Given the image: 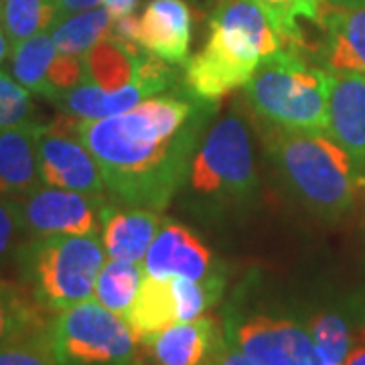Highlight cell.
I'll list each match as a JSON object with an SVG mask.
<instances>
[{"label": "cell", "instance_id": "cell-1", "mask_svg": "<svg viewBox=\"0 0 365 365\" xmlns=\"http://www.w3.org/2000/svg\"><path fill=\"white\" fill-rule=\"evenodd\" d=\"M197 102L160 96L118 116L73 118L112 195L132 207L163 211L169 205L201 143L207 110Z\"/></svg>", "mask_w": 365, "mask_h": 365}, {"label": "cell", "instance_id": "cell-2", "mask_svg": "<svg viewBox=\"0 0 365 365\" xmlns=\"http://www.w3.org/2000/svg\"><path fill=\"white\" fill-rule=\"evenodd\" d=\"M292 47L282 29L254 0H220L203 49L185 66V86L203 102H217L248 83L264 59Z\"/></svg>", "mask_w": 365, "mask_h": 365}, {"label": "cell", "instance_id": "cell-3", "mask_svg": "<svg viewBox=\"0 0 365 365\" xmlns=\"http://www.w3.org/2000/svg\"><path fill=\"white\" fill-rule=\"evenodd\" d=\"M268 148L294 193L319 213L341 215L365 185L351 157L325 132L278 128Z\"/></svg>", "mask_w": 365, "mask_h": 365}, {"label": "cell", "instance_id": "cell-4", "mask_svg": "<svg viewBox=\"0 0 365 365\" xmlns=\"http://www.w3.org/2000/svg\"><path fill=\"white\" fill-rule=\"evenodd\" d=\"M244 90L256 114L274 126L327 132L329 73L309 66L297 47L264 59Z\"/></svg>", "mask_w": 365, "mask_h": 365}, {"label": "cell", "instance_id": "cell-5", "mask_svg": "<svg viewBox=\"0 0 365 365\" xmlns=\"http://www.w3.org/2000/svg\"><path fill=\"white\" fill-rule=\"evenodd\" d=\"M106 264L98 235H45L25 248L26 282L45 311H66L93 299L96 280Z\"/></svg>", "mask_w": 365, "mask_h": 365}, {"label": "cell", "instance_id": "cell-6", "mask_svg": "<svg viewBox=\"0 0 365 365\" xmlns=\"http://www.w3.org/2000/svg\"><path fill=\"white\" fill-rule=\"evenodd\" d=\"M59 365H138V345L128 321L96 300L59 311L49 327Z\"/></svg>", "mask_w": 365, "mask_h": 365}, {"label": "cell", "instance_id": "cell-7", "mask_svg": "<svg viewBox=\"0 0 365 365\" xmlns=\"http://www.w3.org/2000/svg\"><path fill=\"white\" fill-rule=\"evenodd\" d=\"M189 182L201 195H246L256 187L254 148L237 114L220 118L197 146Z\"/></svg>", "mask_w": 365, "mask_h": 365}, {"label": "cell", "instance_id": "cell-8", "mask_svg": "<svg viewBox=\"0 0 365 365\" xmlns=\"http://www.w3.org/2000/svg\"><path fill=\"white\" fill-rule=\"evenodd\" d=\"M37 160L43 185L86 193L98 201L108 191L96 158L76 132L73 118L61 116L49 126H41Z\"/></svg>", "mask_w": 365, "mask_h": 365}, {"label": "cell", "instance_id": "cell-9", "mask_svg": "<svg viewBox=\"0 0 365 365\" xmlns=\"http://www.w3.org/2000/svg\"><path fill=\"white\" fill-rule=\"evenodd\" d=\"M232 341L256 365H327L309 329L290 319L254 314L234 327Z\"/></svg>", "mask_w": 365, "mask_h": 365}, {"label": "cell", "instance_id": "cell-10", "mask_svg": "<svg viewBox=\"0 0 365 365\" xmlns=\"http://www.w3.org/2000/svg\"><path fill=\"white\" fill-rule=\"evenodd\" d=\"M170 81L169 67L155 55H148L140 67V73L130 83L108 90L91 81H81L76 88L63 91L55 98V104L61 106L63 114L76 120H100L128 112L143 100L165 90Z\"/></svg>", "mask_w": 365, "mask_h": 365}, {"label": "cell", "instance_id": "cell-11", "mask_svg": "<svg viewBox=\"0 0 365 365\" xmlns=\"http://www.w3.org/2000/svg\"><path fill=\"white\" fill-rule=\"evenodd\" d=\"M19 215L26 230L37 237L98 235L102 232V207H98V199L49 185H39L26 193Z\"/></svg>", "mask_w": 365, "mask_h": 365}, {"label": "cell", "instance_id": "cell-12", "mask_svg": "<svg viewBox=\"0 0 365 365\" xmlns=\"http://www.w3.org/2000/svg\"><path fill=\"white\" fill-rule=\"evenodd\" d=\"M144 274L153 278L207 280L213 276V256L209 248L182 223L160 225L143 262Z\"/></svg>", "mask_w": 365, "mask_h": 365}, {"label": "cell", "instance_id": "cell-13", "mask_svg": "<svg viewBox=\"0 0 365 365\" xmlns=\"http://www.w3.org/2000/svg\"><path fill=\"white\" fill-rule=\"evenodd\" d=\"M327 136L351 157L365 177V76L329 73Z\"/></svg>", "mask_w": 365, "mask_h": 365}, {"label": "cell", "instance_id": "cell-14", "mask_svg": "<svg viewBox=\"0 0 365 365\" xmlns=\"http://www.w3.org/2000/svg\"><path fill=\"white\" fill-rule=\"evenodd\" d=\"M225 341L220 321L203 314L189 323L170 325L143 345L153 365H213Z\"/></svg>", "mask_w": 365, "mask_h": 365}, {"label": "cell", "instance_id": "cell-15", "mask_svg": "<svg viewBox=\"0 0 365 365\" xmlns=\"http://www.w3.org/2000/svg\"><path fill=\"white\" fill-rule=\"evenodd\" d=\"M193 16L185 0H150L138 16L136 43L165 63H185Z\"/></svg>", "mask_w": 365, "mask_h": 365}, {"label": "cell", "instance_id": "cell-16", "mask_svg": "<svg viewBox=\"0 0 365 365\" xmlns=\"http://www.w3.org/2000/svg\"><path fill=\"white\" fill-rule=\"evenodd\" d=\"M323 59L331 73L365 76V0L329 2L323 11Z\"/></svg>", "mask_w": 365, "mask_h": 365}, {"label": "cell", "instance_id": "cell-17", "mask_svg": "<svg viewBox=\"0 0 365 365\" xmlns=\"http://www.w3.org/2000/svg\"><path fill=\"white\" fill-rule=\"evenodd\" d=\"M163 220L146 207H102V244L112 260L143 264Z\"/></svg>", "mask_w": 365, "mask_h": 365}, {"label": "cell", "instance_id": "cell-18", "mask_svg": "<svg viewBox=\"0 0 365 365\" xmlns=\"http://www.w3.org/2000/svg\"><path fill=\"white\" fill-rule=\"evenodd\" d=\"M39 132L35 122L0 130V195H26L39 187Z\"/></svg>", "mask_w": 365, "mask_h": 365}, {"label": "cell", "instance_id": "cell-19", "mask_svg": "<svg viewBox=\"0 0 365 365\" xmlns=\"http://www.w3.org/2000/svg\"><path fill=\"white\" fill-rule=\"evenodd\" d=\"M138 341L150 339L170 325L181 323L173 278H153L144 274L136 299L124 314Z\"/></svg>", "mask_w": 365, "mask_h": 365}, {"label": "cell", "instance_id": "cell-20", "mask_svg": "<svg viewBox=\"0 0 365 365\" xmlns=\"http://www.w3.org/2000/svg\"><path fill=\"white\" fill-rule=\"evenodd\" d=\"M57 53L59 51L49 31L21 41L19 45L11 47L13 78L31 93H39L53 100L51 69Z\"/></svg>", "mask_w": 365, "mask_h": 365}, {"label": "cell", "instance_id": "cell-21", "mask_svg": "<svg viewBox=\"0 0 365 365\" xmlns=\"http://www.w3.org/2000/svg\"><path fill=\"white\" fill-rule=\"evenodd\" d=\"M112 23L114 19L104 6H96L90 11H81V13L59 19L49 33H51L57 51L83 57L93 45L110 37Z\"/></svg>", "mask_w": 365, "mask_h": 365}, {"label": "cell", "instance_id": "cell-22", "mask_svg": "<svg viewBox=\"0 0 365 365\" xmlns=\"http://www.w3.org/2000/svg\"><path fill=\"white\" fill-rule=\"evenodd\" d=\"M57 21H59L57 0H2L0 2V26L11 47L39 33L51 31Z\"/></svg>", "mask_w": 365, "mask_h": 365}, {"label": "cell", "instance_id": "cell-23", "mask_svg": "<svg viewBox=\"0 0 365 365\" xmlns=\"http://www.w3.org/2000/svg\"><path fill=\"white\" fill-rule=\"evenodd\" d=\"M43 311L37 300H29L19 290L0 282V345L47 335L49 329Z\"/></svg>", "mask_w": 365, "mask_h": 365}, {"label": "cell", "instance_id": "cell-24", "mask_svg": "<svg viewBox=\"0 0 365 365\" xmlns=\"http://www.w3.org/2000/svg\"><path fill=\"white\" fill-rule=\"evenodd\" d=\"M143 278V264L110 258V262H106L102 272L96 280L93 300L100 302L108 311L124 317L136 299V292L140 288Z\"/></svg>", "mask_w": 365, "mask_h": 365}, {"label": "cell", "instance_id": "cell-25", "mask_svg": "<svg viewBox=\"0 0 365 365\" xmlns=\"http://www.w3.org/2000/svg\"><path fill=\"white\" fill-rule=\"evenodd\" d=\"M307 329L327 365H345L355 339L349 323L339 313L314 314Z\"/></svg>", "mask_w": 365, "mask_h": 365}, {"label": "cell", "instance_id": "cell-26", "mask_svg": "<svg viewBox=\"0 0 365 365\" xmlns=\"http://www.w3.org/2000/svg\"><path fill=\"white\" fill-rule=\"evenodd\" d=\"M254 2H258L278 23L292 47H297L302 41L299 19L319 21L327 6V0H254Z\"/></svg>", "mask_w": 365, "mask_h": 365}, {"label": "cell", "instance_id": "cell-27", "mask_svg": "<svg viewBox=\"0 0 365 365\" xmlns=\"http://www.w3.org/2000/svg\"><path fill=\"white\" fill-rule=\"evenodd\" d=\"M31 91L9 73L0 71V130L31 122Z\"/></svg>", "mask_w": 365, "mask_h": 365}, {"label": "cell", "instance_id": "cell-28", "mask_svg": "<svg viewBox=\"0 0 365 365\" xmlns=\"http://www.w3.org/2000/svg\"><path fill=\"white\" fill-rule=\"evenodd\" d=\"M0 365H59L49 343V333L41 337L0 345Z\"/></svg>", "mask_w": 365, "mask_h": 365}, {"label": "cell", "instance_id": "cell-29", "mask_svg": "<svg viewBox=\"0 0 365 365\" xmlns=\"http://www.w3.org/2000/svg\"><path fill=\"white\" fill-rule=\"evenodd\" d=\"M16 222H19V213L9 203L0 201V260L13 244Z\"/></svg>", "mask_w": 365, "mask_h": 365}, {"label": "cell", "instance_id": "cell-30", "mask_svg": "<svg viewBox=\"0 0 365 365\" xmlns=\"http://www.w3.org/2000/svg\"><path fill=\"white\" fill-rule=\"evenodd\" d=\"M213 365H256L252 359H250L246 353L242 351L234 341L227 339L223 349L217 355V359L213 361Z\"/></svg>", "mask_w": 365, "mask_h": 365}, {"label": "cell", "instance_id": "cell-31", "mask_svg": "<svg viewBox=\"0 0 365 365\" xmlns=\"http://www.w3.org/2000/svg\"><path fill=\"white\" fill-rule=\"evenodd\" d=\"M104 4V0H57V6H59V19L69 16V14L81 13V11H90Z\"/></svg>", "mask_w": 365, "mask_h": 365}, {"label": "cell", "instance_id": "cell-32", "mask_svg": "<svg viewBox=\"0 0 365 365\" xmlns=\"http://www.w3.org/2000/svg\"><path fill=\"white\" fill-rule=\"evenodd\" d=\"M136 6H138V0H104V9L114 21L122 19V16H128V14H134Z\"/></svg>", "mask_w": 365, "mask_h": 365}, {"label": "cell", "instance_id": "cell-33", "mask_svg": "<svg viewBox=\"0 0 365 365\" xmlns=\"http://www.w3.org/2000/svg\"><path fill=\"white\" fill-rule=\"evenodd\" d=\"M345 365H365V335H359V339L353 341V347Z\"/></svg>", "mask_w": 365, "mask_h": 365}, {"label": "cell", "instance_id": "cell-34", "mask_svg": "<svg viewBox=\"0 0 365 365\" xmlns=\"http://www.w3.org/2000/svg\"><path fill=\"white\" fill-rule=\"evenodd\" d=\"M11 51V45H9V41L4 37V31H2V26H0V63L4 61V57H6V53Z\"/></svg>", "mask_w": 365, "mask_h": 365}, {"label": "cell", "instance_id": "cell-35", "mask_svg": "<svg viewBox=\"0 0 365 365\" xmlns=\"http://www.w3.org/2000/svg\"><path fill=\"white\" fill-rule=\"evenodd\" d=\"M329 2H349V0H329Z\"/></svg>", "mask_w": 365, "mask_h": 365}, {"label": "cell", "instance_id": "cell-36", "mask_svg": "<svg viewBox=\"0 0 365 365\" xmlns=\"http://www.w3.org/2000/svg\"><path fill=\"white\" fill-rule=\"evenodd\" d=\"M0 2H2V0H0Z\"/></svg>", "mask_w": 365, "mask_h": 365}]
</instances>
